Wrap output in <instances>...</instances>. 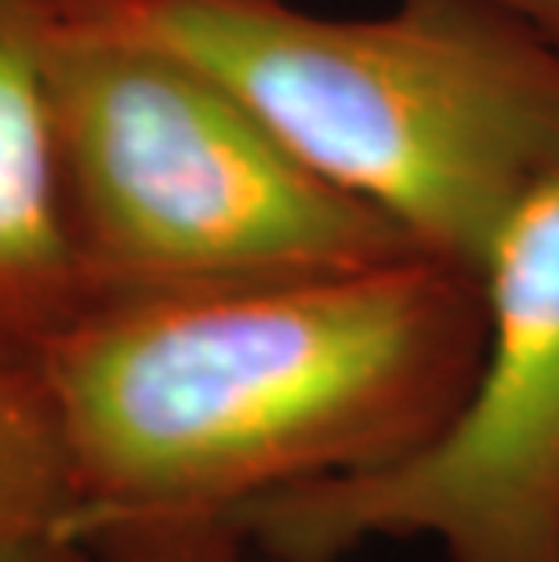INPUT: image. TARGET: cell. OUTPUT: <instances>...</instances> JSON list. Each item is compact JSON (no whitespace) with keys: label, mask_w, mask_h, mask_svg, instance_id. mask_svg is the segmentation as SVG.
I'll return each mask as SVG.
<instances>
[{"label":"cell","mask_w":559,"mask_h":562,"mask_svg":"<svg viewBox=\"0 0 559 562\" xmlns=\"http://www.w3.org/2000/svg\"><path fill=\"white\" fill-rule=\"evenodd\" d=\"M483 338L480 277L433 255L91 305L37 360L77 533L113 562H230L258 501L425 447Z\"/></svg>","instance_id":"6da1fadb"},{"label":"cell","mask_w":559,"mask_h":562,"mask_svg":"<svg viewBox=\"0 0 559 562\" xmlns=\"http://www.w3.org/2000/svg\"><path fill=\"white\" fill-rule=\"evenodd\" d=\"M58 11L204 69L320 178L469 272L559 178V47L476 0H396L353 19L291 0Z\"/></svg>","instance_id":"7a4b0ae2"},{"label":"cell","mask_w":559,"mask_h":562,"mask_svg":"<svg viewBox=\"0 0 559 562\" xmlns=\"http://www.w3.org/2000/svg\"><path fill=\"white\" fill-rule=\"evenodd\" d=\"M47 63L91 305L425 255L186 58L55 4Z\"/></svg>","instance_id":"3957f363"},{"label":"cell","mask_w":559,"mask_h":562,"mask_svg":"<svg viewBox=\"0 0 559 562\" xmlns=\"http://www.w3.org/2000/svg\"><path fill=\"white\" fill-rule=\"evenodd\" d=\"M476 277L483 360L450 422L385 469L258 501L244 544L335 562L422 537L447 562H559V178L519 203Z\"/></svg>","instance_id":"277c9868"},{"label":"cell","mask_w":559,"mask_h":562,"mask_svg":"<svg viewBox=\"0 0 559 562\" xmlns=\"http://www.w3.org/2000/svg\"><path fill=\"white\" fill-rule=\"evenodd\" d=\"M0 0V334L30 352L91 305L52 94V8Z\"/></svg>","instance_id":"5b68a950"},{"label":"cell","mask_w":559,"mask_h":562,"mask_svg":"<svg viewBox=\"0 0 559 562\" xmlns=\"http://www.w3.org/2000/svg\"><path fill=\"white\" fill-rule=\"evenodd\" d=\"M77 533V494L41 374L0 396V541Z\"/></svg>","instance_id":"8992f818"},{"label":"cell","mask_w":559,"mask_h":562,"mask_svg":"<svg viewBox=\"0 0 559 562\" xmlns=\"http://www.w3.org/2000/svg\"><path fill=\"white\" fill-rule=\"evenodd\" d=\"M0 562H113L99 544L74 530H41L0 541Z\"/></svg>","instance_id":"52a82bcc"},{"label":"cell","mask_w":559,"mask_h":562,"mask_svg":"<svg viewBox=\"0 0 559 562\" xmlns=\"http://www.w3.org/2000/svg\"><path fill=\"white\" fill-rule=\"evenodd\" d=\"M476 4L502 11L559 47V0H476Z\"/></svg>","instance_id":"ba28073f"},{"label":"cell","mask_w":559,"mask_h":562,"mask_svg":"<svg viewBox=\"0 0 559 562\" xmlns=\"http://www.w3.org/2000/svg\"><path fill=\"white\" fill-rule=\"evenodd\" d=\"M30 378H37V352L0 334V396Z\"/></svg>","instance_id":"9c48e42d"},{"label":"cell","mask_w":559,"mask_h":562,"mask_svg":"<svg viewBox=\"0 0 559 562\" xmlns=\"http://www.w3.org/2000/svg\"><path fill=\"white\" fill-rule=\"evenodd\" d=\"M58 4H80V0H58Z\"/></svg>","instance_id":"30bf717a"}]
</instances>
